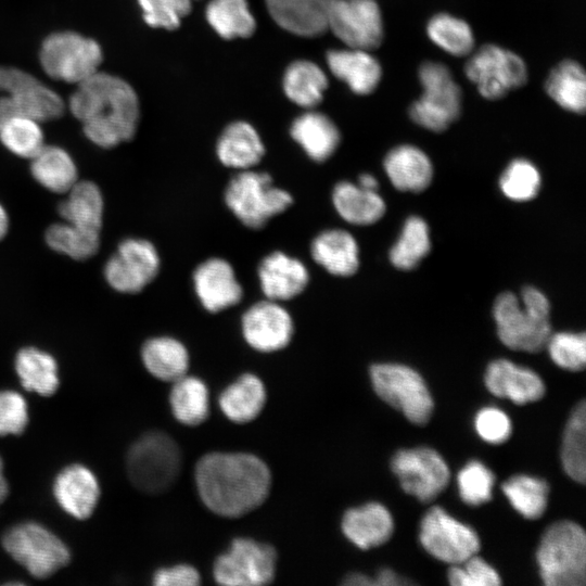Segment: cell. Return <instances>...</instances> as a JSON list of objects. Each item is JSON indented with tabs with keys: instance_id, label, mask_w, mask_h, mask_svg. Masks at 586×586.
<instances>
[{
	"instance_id": "1",
	"label": "cell",
	"mask_w": 586,
	"mask_h": 586,
	"mask_svg": "<svg viewBox=\"0 0 586 586\" xmlns=\"http://www.w3.org/2000/svg\"><path fill=\"white\" fill-rule=\"evenodd\" d=\"M93 144L112 149L131 140L138 128L140 106L135 89L123 78L98 71L76 85L67 103Z\"/></svg>"
},
{
	"instance_id": "2",
	"label": "cell",
	"mask_w": 586,
	"mask_h": 586,
	"mask_svg": "<svg viewBox=\"0 0 586 586\" xmlns=\"http://www.w3.org/2000/svg\"><path fill=\"white\" fill-rule=\"evenodd\" d=\"M199 495L218 515L238 518L260 506L271 483L267 464L245 453H211L195 467Z\"/></svg>"
},
{
	"instance_id": "3",
	"label": "cell",
	"mask_w": 586,
	"mask_h": 586,
	"mask_svg": "<svg viewBox=\"0 0 586 586\" xmlns=\"http://www.w3.org/2000/svg\"><path fill=\"white\" fill-rule=\"evenodd\" d=\"M549 311L548 298L536 288L523 289L520 300L511 292L501 293L493 307L498 337L511 349L539 352L551 334Z\"/></svg>"
},
{
	"instance_id": "4",
	"label": "cell",
	"mask_w": 586,
	"mask_h": 586,
	"mask_svg": "<svg viewBox=\"0 0 586 586\" xmlns=\"http://www.w3.org/2000/svg\"><path fill=\"white\" fill-rule=\"evenodd\" d=\"M539 574L547 586H584L586 535L583 527L563 520L543 534L536 552Z\"/></svg>"
},
{
	"instance_id": "5",
	"label": "cell",
	"mask_w": 586,
	"mask_h": 586,
	"mask_svg": "<svg viewBox=\"0 0 586 586\" xmlns=\"http://www.w3.org/2000/svg\"><path fill=\"white\" fill-rule=\"evenodd\" d=\"M224 200L229 211L246 228H264L293 203L290 192L279 188L269 174L253 168L239 170L228 182Z\"/></svg>"
},
{
	"instance_id": "6",
	"label": "cell",
	"mask_w": 586,
	"mask_h": 586,
	"mask_svg": "<svg viewBox=\"0 0 586 586\" xmlns=\"http://www.w3.org/2000/svg\"><path fill=\"white\" fill-rule=\"evenodd\" d=\"M181 453L167 434L151 431L143 434L127 454V472L140 491L158 494L168 489L179 475Z\"/></svg>"
},
{
	"instance_id": "7",
	"label": "cell",
	"mask_w": 586,
	"mask_h": 586,
	"mask_svg": "<svg viewBox=\"0 0 586 586\" xmlns=\"http://www.w3.org/2000/svg\"><path fill=\"white\" fill-rule=\"evenodd\" d=\"M102 60L98 41L72 30L50 34L39 51L41 67L49 77L75 86L100 71Z\"/></svg>"
},
{
	"instance_id": "8",
	"label": "cell",
	"mask_w": 586,
	"mask_h": 586,
	"mask_svg": "<svg viewBox=\"0 0 586 586\" xmlns=\"http://www.w3.org/2000/svg\"><path fill=\"white\" fill-rule=\"evenodd\" d=\"M418 74L423 93L410 105L409 116L428 130L443 131L460 115L461 90L442 63L424 62Z\"/></svg>"
},
{
	"instance_id": "9",
	"label": "cell",
	"mask_w": 586,
	"mask_h": 586,
	"mask_svg": "<svg viewBox=\"0 0 586 586\" xmlns=\"http://www.w3.org/2000/svg\"><path fill=\"white\" fill-rule=\"evenodd\" d=\"M2 546L36 578L51 576L71 560L66 545L54 533L35 522L10 527L3 534Z\"/></svg>"
},
{
	"instance_id": "10",
	"label": "cell",
	"mask_w": 586,
	"mask_h": 586,
	"mask_svg": "<svg viewBox=\"0 0 586 586\" xmlns=\"http://www.w3.org/2000/svg\"><path fill=\"white\" fill-rule=\"evenodd\" d=\"M370 377L378 396L399 410L410 422L424 425L430 420L434 403L422 377L412 368L399 364H377Z\"/></svg>"
},
{
	"instance_id": "11",
	"label": "cell",
	"mask_w": 586,
	"mask_h": 586,
	"mask_svg": "<svg viewBox=\"0 0 586 586\" xmlns=\"http://www.w3.org/2000/svg\"><path fill=\"white\" fill-rule=\"evenodd\" d=\"M464 73L487 100L505 97L527 79V67L522 58L496 44H485L476 50L468 59Z\"/></svg>"
},
{
	"instance_id": "12",
	"label": "cell",
	"mask_w": 586,
	"mask_h": 586,
	"mask_svg": "<svg viewBox=\"0 0 586 586\" xmlns=\"http://www.w3.org/2000/svg\"><path fill=\"white\" fill-rule=\"evenodd\" d=\"M161 258L155 245L142 238H127L106 260L103 276L116 292L136 294L158 275Z\"/></svg>"
},
{
	"instance_id": "13",
	"label": "cell",
	"mask_w": 586,
	"mask_h": 586,
	"mask_svg": "<svg viewBox=\"0 0 586 586\" xmlns=\"http://www.w3.org/2000/svg\"><path fill=\"white\" fill-rule=\"evenodd\" d=\"M276 551L270 545L250 538H237L228 552L217 558L214 576L227 586H259L275 576Z\"/></svg>"
},
{
	"instance_id": "14",
	"label": "cell",
	"mask_w": 586,
	"mask_h": 586,
	"mask_svg": "<svg viewBox=\"0 0 586 586\" xmlns=\"http://www.w3.org/2000/svg\"><path fill=\"white\" fill-rule=\"evenodd\" d=\"M419 538L431 556L453 565L464 562L480 549L475 531L454 519L441 507H433L424 514Z\"/></svg>"
},
{
	"instance_id": "15",
	"label": "cell",
	"mask_w": 586,
	"mask_h": 586,
	"mask_svg": "<svg viewBox=\"0 0 586 586\" xmlns=\"http://www.w3.org/2000/svg\"><path fill=\"white\" fill-rule=\"evenodd\" d=\"M391 468L403 491L421 502H430L447 486L450 471L443 457L430 447L398 450Z\"/></svg>"
},
{
	"instance_id": "16",
	"label": "cell",
	"mask_w": 586,
	"mask_h": 586,
	"mask_svg": "<svg viewBox=\"0 0 586 586\" xmlns=\"http://www.w3.org/2000/svg\"><path fill=\"white\" fill-rule=\"evenodd\" d=\"M328 29L348 48L373 50L383 40V20L375 0H332Z\"/></svg>"
},
{
	"instance_id": "17",
	"label": "cell",
	"mask_w": 586,
	"mask_h": 586,
	"mask_svg": "<svg viewBox=\"0 0 586 586\" xmlns=\"http://www.w3.org/2000/svg\"><path fill=\"white\" fill-rule=\"evenodd\" d=\"M0 94L10 98L17 114L41 123L59 118L65 109L63 99L53 89L13 66H0Z\"/></svg>"
},
{
	"instance_id": "18",
	"label": "cell",
	"mask_w": 586,
	"mask_h": 586,
	"mask_svg": "<svg viewBox=\"0 0 586 586\" xmlns=\"http://www.w3.org/2000/svg\"><path fill=\"white\" fill-rule=\"evenodd\" d=\"M241 331L252 348L270 353L280 351L290 343L294 323L291 314L280 302L265 298L243 313Z\"/></svg>"
},
{
	"instance_id": "19",
	"label": "cell",
	"mask_w": 586,
	"mask_h": 586,
	"mask_svg": "<svg viewBox=\"0 0 586 586\" xmlns=\"http://www.w3.org/2000/svg\"><path fill=\"white\" fill-rule=\"evenodd\" d=\"M192 281L199 302L211 314L239 304L243 289L232 265L221 257H211L196 266Z\"/></svg>"
},
{
	"instance_id": "20",
	"label": "cell",
	"mask_w": 586,
	"mask_h": 586,
	"mask_svg": "<svg viewBox=\"0 0 586 586\" xmlns=\"http://www.w3.org/2000/svg\"><path fill=\"white\" fill-rule=\"evenodd\" d=\"M257 278L265 298L283 302L300 295L308 285L305 264L282 251H275L259 262Z\"/></svg>"
},
{
	"instance_id": "21",
	"label": "cell",
	"mask_w": 586,
	"mask_h": 586,
	"mask_svg": "<svg viewBox=\"0 0 586 586\" xmlns=\"http://www.w3.org/2000/svg\"><path fill=\"white\" fill-rule=\"evenodd\" d=\"M53 495L59 506L78 520L89 518L98 504L100 487L95 475L82 464H69L56 475Z\"/></svg>"
},
{
	"instance_id": "22",
	"label": "cell",
	"mask_w": 586,
	"mask_h": 586,
	"mask_svg": "<svg viewBox=\"0 0 586 586\" xmlns=\"http://www.w3.org/2000/svg\"><path fill=\"white\" fill-rule=\"evenodd\" d=\"M484 382L493 395L519 405L538 400L545 394V384L536 372L508 359L492 361Z\"/></svg>"
},
{
	"instance_id": "23",
	"label": "cell",
	"mask_w": 586,
	"mask_h": 586,
	"mask_svg": "<svg viewBox=\"0 0 586 586\" xmlns=\"http://www.w3.org/2000/svg\"><path fill=\"white\" fill-rule=\"evenodd\" d=\"M272 20L283 29L303 37L328 30L332 0H265Z\"/></svg>"
},
{
	"instance_id": "24",
	"label": "cell",
	"mask_w": 586,
	"mask_h": 586,
	"mask_svg": "<svg viewBox=\"0 0 586 586\" xmlns=\"http://www.w3.org/2000/svg\"><path fill=\"white\" fill-rule=\"evenodd\" d=\"M309 251L316 264L336 277L352 276L359 267L357 241L343 229L321 231L310 242Z\"/></svg>"
},
{
	"instance_id": "25",
	"label": "cell",
	"mask_w": 586,
	"mask_h": 586,
	"mask_svg": "<svg viewBox=\"0 0 586 586\" xmlns=\"http://www.w3.org/2000/svg\"><path fill=\"white\" fill-rule=\"evenodd\" d=\"M327 62L331 73L360 95L373 92L382 77L379 61L368 50H332Z\"/></svg>"
},
{
	"instance_id": "26",
	"label": "cell",
	"mask_w": 586,
	"mask_h": 586,
	"mask_svg": "<svg viewBox=\"0 0 586 586\" xmlns=\"http://www.w3.org/2000/svg\"><path fill=\"white\" fill-rule=\"evenodd\" d=\"M342 531L358 548L369 549L390 539L394 522L387 508L379 502H368L345 512Z\"/></svg>"
},
{
	"instance_id": "27",
	"label": "cell",
	"mask_w": 586,
	"mask_h": 586,
	"mask_svg": "<svg viewBox=\"0 0 586 586\" xmlns=\"http://www.w3.org/2000/svg\"><path fill=\"white\" fill-rule=\"evenodd\" d=\"M383 165L392 184L400 191H423L432 180V163L428 155L415 145L402 144L392 149Z\"/></svg>"
},
{
	"instance_id": "28",
	"label": "cell",
	"mask_w": 586,
	"mask_h": 586,
	"mask_svg": "<svg viewBox=\"0 0 586 586\" xmlns=\"http://www.w3.org/2000/svg\"><path fill=\"white\" fill-rule=\"evenodd\" d=\"M216 154L222 165L245 170L260 162L265 148L253 126L245 122H234L228 125L220 135Z\"/></svg>"
},
{
	"instance_id": "29",
	"label": "cell",
	"mask_w": 586,
	"mask_h": 586,
	"mask_svg": "<svg viewBox=\"0 0 586 586\" xmlns=\"http://www.w3.org/2000/svg\"><path fill=\"white\" fill-rule=\"evenodd\" d=\"M58 212L63 221L101 233L104 201L99 186L90 180H78L59 203Z\"/></svg>"
},
{
	"instance_id": "30",
	"label": "cell",
	"mask_w": 586,
	"mask_h": 586,
	"mask_svg": "<svg viewBox=\"0 0 586 586\" xmlns=\"http://www.w3.org/2000/svg\"><path fill=\"white\" fill-rule=\"evenodd\" d=\"M292 138L314 162L330 158L340 144V131L335 124L318 112H307L298 116L291 126Z\"/></svg>"
},
{
	"instance_id": "31",
	"label": "cell",
	"mask_w": 586,
	"mask_h": 586,
	"mask_svg": "<svg viewBox=\"0 0 586 586\" xmlns=\"http://www.w3.org/2000/svg\"><path fill=\"white\" fill-rule=\"evenodd\" d=\"M337 214L356 226L377 222L385 213V203L378 191L367 190L349 181L337 182L331 193Z\"/></svg>"
},
{
	"instance_id": "32",
	"label": "cell",
	"mask_w": 586,
	"mask_h": 586,
	"mask_svg": "<svg viewBox=\"0 0 586 586\" xmlns=\"http://www.w3.org/2000/svg\"><path fill=\"white\" fill-rule=\"evenodd\" d=\"M30 174L46 190L66 193L79 180L74 158L63 148L43 145L30 158Z\"/></svg>"
},
{
	"instance_id": "33",
	"label": "cell",
	"mask_w": 586,
	"mask_h": 586,
	"mask_svg": "<svg viewBox=\"0 0 586 586\" xmlns=\"http://www.w3.org/2000/svg\"><path fill=\"white\" fill-rule=\"evenodd\" d=\"M141 358L146 370L163 381L175 382L189 367L186 346L171 336H155L144 342Z\"/></svg>"
},
{
	"instance_id": "34",
	"label": "cell",
	"mask_w": 586,
	"mask_h": 586,
	"mask_svg": "<svg viewBox=\"0 0 586 586\" xmlns=\"http://www.w3.org/2000/svg\"><path fill=\"white\" fill-rule=\"evenodd\" d=\"M266 402L263 382L254 374L245 373L229 385L219 396L222 412L233 422L245 423L255 419Z\"/></svg>"
},
{
	"instance_id": "35",
	"label": "cell",
	"mask_w": 586,
	"mask_h": 586,
	"mask_svg": "<svg viewBox=\"0 0 586 586\" xmlns=\"http://www.w3.org/2000/svg\"><path fill=\"white\" fill-rule=\"evenodd\" d=\"M14 365L25 390L42 396H50L58 390V364L49 353L33 346L23 347L17 352Z\"/></svg>"
},
{
	"instance_id": "36",
	"label": "cell",
	"mask_w": 586,
	"mask_h": 586,
	"mask_svg": "<svg viewBox=\"0 0 586 586\" xmlns=\"http://www.w3.org/2000/svg\"><path fill=\"white\" fill-rule=\"evenodd\" d=\"M547 94L562 109L584 113L586 107V76L581 64L572 60L559 63L547 77Z\"/></svg>"
},
{
	"instance_id": "37",
	"label": "cell",
	"mask_w": 586,
	"mask_h": 586,
	"mask_svg": "<svg viewBox=\"0 0 586 586\" xmlns=\"http://www.w3.org/2000/svg\"><path fill=\"white\" fill-rule=\"evenodd\" d=\"M328 86L323 71L313 62L296 61L288 67L283 88L288 98L303 107L317 105Z\"/></svg>"
},
{
	"instance_id": "38",
	"label": "cell",
	"mask_w": 586,
	"mask_h": 586,
	"mask_svg": "<svg viewBox=\"0 0 586 586\" xmlns=\"http://www.w3.org/2000/svg\"><path fill=\"white\" fill-rule=\"evenodd\" d=\"M206 18L225 39L250 37L256 27L246 0H211L206 8Z\"/></svg>"
},
{
	"instance_id": "39",
	"label": "cell",
	"mask_w": 586,
	"mask_h": 586,
	"mask_svg": "<svg viewBox=\"0 0 586 586\" xmlns=\"http://www.w3.org/2000/svg\"><path fill=\"white\" fill-rule=\"evenodd\" d=\"M170 406L178 421L187 425L202 423L208 415V391L195 377L183 375L174 382Z\"/></svg>"
},
{
	"instance_id": "40",
	"label": "cell",
	"mask_w": 586,
	"mask_h": 586,
	"mask_svg": "<svg viewBox=\"0 0 586 586\" xmlns=\"http://www.w3.org/2000/svg\"><path fill=\"white\" fill-rule=\"evenodd\" d=\"M586 404L579 402L573 409L564 432L561 447V461L565 473L575 482L586 479Z\"/></svg>"
},
{
	"instance_id": "41",
	"label": "cell",
	"mask_w": 586,
	"mask_h": 586,
	"mask_svg": "<svg viewBox=\"0 0 586 586\" xmlns=\"http://www.w3.org/2000/svg\"><path fill=\"white\" fill-rule=\"evenodd\" d=\"M100 234L62 220L47 228L44 240L54 252L75 260H85L99 251Z\"/></svg>"
},
{
	"instance_id": "42",
	"label": "cell",
	"mask_w": 586,
	"mask_h": 586,
	"mask_svg": "<svg viewBox=\"0 0 586 586\" xmlns=\"http://www.w3.org/2000/svg\"><path fill=\"white\" fill-rule=\"evenodd\" d=\"M430 40L454 56L469 55L474 48V35L470 25L448 13L434 15L426 25Z\"/></svg>"
},
{
	"instance_id": "43",
	"label": "cell",
	"mask_w": 586,
	"mask_h": 586,
	"mask_svg": "<svg viewBox=\"0 0 586 586\" xmlns=\"http://www.w3.org/2000/svg\"><path fill=\"white\" fill-rule=\"evenodd\" d=\"M0 142L12 154L30 160L44 145L41 122L15 114L0 126Z\"/></svg>"
},
{
	"instance_id": "44",
	"label": "cell",
	"mask_w": 586,
	"mask_h": 586,
	"mask_svg": "<svg viewBox=\"0 0 586 586\" xmlns=\"http://www.w3.org/2000/svg\"><path fill=\"white\" fill-rule=\"evenodd\" d=\"M502 492L512 507L526 519H538L546 510L549 486L542 479L514 475L504 482Z\"/></svg>"
},
{
	"instance_id": "45",
	"label": "cell",
	"mask_w": 586,
	"mask_h": 586,
	"mask_svg": "<svg viewBox=\"0 0 586 586\" xmlns=\"http://www.w3.org/2000/svg\"><path fill=\"white\" fill-rule=\"evenodd\" d=\"M431 247L426 222L418 217H409L397 242L390 251V260L398 269L410 270L429 253Z\"/></svg>"
},
{
	"instance_id": "46",
	"label": "cell",
	"mask_w": 586,
	"mask_h": 586,
	"mask_svg": "<svg viewBox=\"0 0 586 586\" xmlns=\"http://www.w3.org/2000/svg\"><path fill=\"white\" fill-rule=\"evenodd\" d=\"M499 184L508 199L515 202L530 201L540 188V174L530 161L517 158L507 166Z\"/></svg>"
},
{
	"instance_id": "47",
	"label": "cell",
	"mask_w": 586,
	"mask_h": 586,
	"mask_svg": "<svg viewBox=\"0 0 586 586\" xmlns=\"http://www.w3.org/2000/svg\"><path fill=\"white\" fill-rule=\"evenodd\" d=\"M495 482L493 472L482 462H468L457 475L459 495L463 502L479 506L492 498Z\"/></svg>"
},
{
	"instance_id": "48",
	"label": "cell",
	"mask_w": 586,
	"mask_h": 586,
	"mask_svg": "<svg viewBox=\"0 0 586 586\" xmlns=\"http://www.w3.org/2000/svg\"><path fill=\"white\" fill-rule=\"evenodd\" d=\"M552 361L559 367L583 370L586 364V339L584 333L559 332L550 334L546 346Z\"/></svg>"
},
{
	"instance_id": "49",
	"label": "cell",
	"mask_w": 586,
	"mask_h": 586,
	"mask_svg": "<svg viewBox=\"0 0 586 586\" xmlns=\"http://www.w3.org/2000/svg\"><path fill=\"white\" fill-rule=\"evenodd\" d=\"M144 22L154 28L176 29L191 11V0H138Z\"/></svg>"
},
{
	"instance_id": "50",
	"label": "cell",
	"mask_w": 586,
	"mask_h": 586,
	"mask_svg": "<svg viewBox=\"0 0 586 586\" xmlns=\"http://www.w3.org/2000/svg\"><path fill=\"white\" fill-rule=\"evenodd\" d=\"M448 581L454 586H497L501 584L498 573L482 558L472 556L448 571Z\"/></svg>"
},
{
	"instance_id": "51",
	"label": "cell",
	"mask_w": 586,
	"mask_h": 586,
	"mask_svg": "<svg viewBox=\"0 0 586 586\" xmlns=\"http://www.w3.org/2000/svg\"><path fill=\"white\" fill-rule=\"evenodd\" d=\"M28 423L24 397L14 391H0V436L20 435Z\"/></svg>"
},
{
	"instance_id": "52",
	"label": "cell",
	"mask_w": 586,
	"mask_h": 586,
	"mask_svg": "<svg viewBox=\"0 0 586 586\" xmlns=\"http://www.w3.org/2000/svg\"><path fill=\"white\" fill-rule=\"evenodd\" d=\"M474 424L477 434L492 444H500L507 441L511 433L509 417L495 407L481 409L475 416Z\"/></svg>"
},
{
	"instance_id": "53",
	"label": "cell",
	"mask_w": 586,
	"mask_h": 586,
	"mask_svg": "<svg viewBox=\"0 0 586 586\" xmlns=\"http://www.w3.org/2000/svg\"><path fill=\"white\" fill-rule=\"evenodd\" d=\"M153 584L156 586H194L200 584L198 571L188 564L163 568L155 572Z\"/></svg>"
},
{
	"instance_id": "54",
	"label": "cell",
	"mask_w": 586,
	"mask_h": 586,
	"mask_svg": "<svg viewBox=\"0 0 586 586\" xmlns=\"http://www.w3.org/2000/svg\"><path fill=\"white\" fill-rule=\"evenodd\" d=\"M374 585H381V586H397V585H410L412 584L410 581L403 578L398 574H396L394 571H392L388 568L381 569L378 573L375 578L373 579Z\"/></svg>"
},
{
	"instance_id": "55",
	"label": "cell",
	"mask_w": 586,
	"mask_h": 586,
	"mask_svg": "<svg viewBox=\"0 0 586 586\" xmlns=\"http://www.w3.org/2000/svg\"><path fill=\"white\" fill-rule=\"evenodd\" d=\"M15 114H17V112L10 98L4 94H0V126L10 116Z\"/></svg>"
},
{
	"instance_id": "56",
	"label": "cell",
	"mask_w": 586,
	"mask_h": 586,
	"mask_svg": "<svg viewBox=\"0 0 586 586\" xmlns=\"http://www.w3.org/2000/svg\"><path fill=\"white\" fill-rule=\"evenodd\" d=\"M345 585H374L373 579L369 578L368 576L360 574V573H352L348 576H346L345 581L343 582Z\"/></svg>"
},
{
	"instance_id": "57",
	"label": "cell",
	"mask_w": 586,
	"mask_h": 586,
	"mask_svg": "<svg viewBox=\"0 0 586 586\" xmlns=\"http://www.w3.org/2000/svg\"><path fill=\"white\" fill-rule=\"evenodd\" d=\"M357 184L364 189L372 190V191H378V188H379L378 180L375 179L374 176L370 174L360 175V177L358 178Z\"/></svg>"
},
{
	"instance_id": "58",
	"label": "cell",
	"mask_w": 586,
	"mask_h": 586,
	"mask_svg": "<svg viewBox=\"0 0 586 586\" xmlns=\"http://www.w3.org/2000/svg\"><path fill=\"white\" fill-rule=\"evenodd\" d=\"M10 219L7 209L0 203V241L7 235L9 231Z\"/></svg>"
},
{
	"instance_id": "59",
	"label": "cell",
	"mask_w": 586,
	"mask_h": 586,
	"mask_svg": "<svg viewBox=\"0 0 586 586\" xmlns=\"http://www.w3.org/2000/svg\"><path fill=\"white\" fill-rule=\"evenodd\" d=\"M9 493V485L3 473V461L0 457V504L3 502Z\"/></svg>"
}]
</instances>
